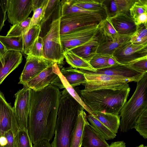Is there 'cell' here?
I'll use <instances>...</instances> for the list:
<instances>
[{
    "label": "cell",
    "mask_w": 147,
    "mask_h": 147,
    "mask_svg": "<svg viewBox=\"0 0 147 147\" xmlns=\"http://www.w3.org/2000/svg\"><path fill=\"white\" fill-rule=\"evenodd\" d=\"M31 89L24 87L15 94L13 111L19 129H27Z\"/></svg>",
    "instance_id": "9"
},
{
    "label": "cell",
    "mask_w": 147,
    "mask_h": 147,
    "mask_svg": "<svg viewBox=\"0 0 147 147\" xmlns=\"http://www.w3.org/2000/svg\"><path fill=\"white\" fill-rule=\"evenodd\" d=\"M74 4L83 9L102 13L101 0H72Z\"/></svg>",
    "instance_id": "32"
},
{
    "label": "cell",
    "mask_w": 147,
    "mask_h": 147,
    "mask_svg": "<svg viewBox=\"0 0 147 147\" xmlns=\"http://www.w3.org/2000/svg\"><path fill=\"white\" fill-rule=\"evenodd\" d=\"M99 32L98 28L93 37L85 43L71 49L78 56L89 63L96 54L99 45Z\"/></svg>",
    "instance_id": "21"
},
{
    "label": "cell",
    "mask_w": 147,
    "mask_h": 147,
    "mask_svg": "<svg viewBox=\"0 0 147 147\" xmlns=\"http://www.w3.org/2000/svg\"><path fill=\"white\" fill-rule=\"evenodd\" d=\"M60 18L53 21L43 38L44 58L56 63H63L65 58L60 38Z\"/></svg>",
    "instance_id": "5"
},
{
    "label": "cell",
    "mask_w": 147,
    "mask_h": 147,
    "mask_svg": "<svg viewBox=\"0 0 147 147\" xmlns=\"http://www.w3.org/2000/svg\"><path fill=\"white\" fill-rule=\"evenodd\" d=\"M108 147H126L125 144L123 141L112 142Z\"/></svg>",
    "instance_id": "49"
},
{
    "label": "cell",
    "mask_w": 147,
    "mask_h": 147,
    "mask_svg": "<svg viewBox=\"0 0 147 147\" xmlns=\"http://www.w3.org/2000/svg\"><path fill=\"white\" fill-rule=\"evenodd\" d=\"M22 59L20 52L10 51L7 52L3 65L0 62V85L7 76L18 66Z\"/></svg>",
    "instance_id": "20"
},
{
    "label": "cell",
    "mask_w": 147,
    "mask_h": 147,
    "mask_svg": "<svg viewBox=\"0 0 147 147\" xmlns=\"http://www.w3.org/2000/svg\"><path fill=\"white\" fill-rule=\"evenodd\" d=\"M109 56L96 53L90 60L89 63L96 70L109 67L108 60Z\"/></svg>",
    "instance_id": "39"
},
{
    "label": "cell",
    "mask_w": 147,
    "mask_h": 147,
    "mask_svg": "<svg viewBox=\"0 0 147 147\" xmlns=\"http://www.w3.org/2000/svg\"><path fill=\"white\" fill-rule=\"evenodd\" d=\"M33 147H51L49 141L47 140H42L34 144Z\"/></svg>",
    "instance_id": "46"
},
{
    "label": "cell",
    "mask_w": 147,
    "mask_h": 147,
    "mask_svg": "<svg viewBox=\"0 0 147 147\" xmlns=\"http://www.w3.org/2000/svg\"><path fill=\"white\" fill-rule=\"evenodd\" d=\"M45 0H32V11H33L36 9L40 7L43 3Z\"/></svg>",
    "instance_id": "48"
},
{
    "label": "cell",
    "mask_w": 147,
    "mask_h": 147,
    "mask_svg": "<svg viewBox=\"0 0 147 147\" xmlns=\"http://www.w3.org/2000/svg\"><path fill=\"white\" fill-rule=\"evenodd\" d=\"M130 89L127 84L116 88L90 91L82 90L80 91V96L92 114L93 112H100L119 115L127 102Z\"/></svg>",
    "instance_id": "2"
},
{
    "label": "cell",
    "mask_w": 147,
    "mask_h": 147,
    "mask_svg": "<svg viewBox=\"0 0 147 147\" xmlns=\"http://www.w3.org/2000/svg\"><path fill=\"white\" fill-rule=\"evenodd\" d=\"M130 67L143 73L147 72V56L142 57L129 63Z\"/></svg>",
    "instance_id": "41"
},
{
    "label": "cell",
    "mask_w": 147,
    "mask_h": 147,
    "mask_svg": "<svg viewBox=\"0 0 147 147\" xmlns=\"http://www.w3.org/2000/svg\"><path fill=\"white\" fill-rule=\"evenodd\" d=\"M87 119L91 125L104 137L105 140L113 139L116 137V134L112 132L93 115L89 114L87 116Z\"/></svg>",
    "instance_id": "31"
},
{
    "label": "cell",
    "mask_w": 147,
    "mask_h": 147,
    "mask_svg": "<svg viewBox=\"0 0 147 147\" xmlns=\"http://www.w3.org/2000/svg\"><path fill=\"white\" fill-rule=\"evenodd\" d=\"M136 26L142 24H147V13L140 15L134 22Z\"/></svg>",
    "instance_id": "45"
},
{
    "label": "cell",
    "mask_w": 147,
    "mask_h": 147,
    "mask_svg": "<svg viewBox=\"0 0 147 147\" xmlns=\"http://www.w3.org/2000/svg\"><path fill=\"white\" fill-rule=\"evenodd\" d=\"M63 54L67 62L72 67L75 69H84L96 71L89 63L78 56L71 50L65 48L63 50Z\"/></svg>",
    "instance_id": "26"
},
{
    "label": "cell",
    "mask_w": 147,
    "mask_h": 147,
    "mask_svg": "<svg viewBox=\"0 0 147 147\" xmlns=\"http://www.w3.org/2000/svg\"><path fill=\"white\" fill-rule=\"evenodd\" d=\"M98 24L84 27L60 35L63 50L65 48L71 49L89 41L97 31Z\"/></svg>",
    "instance_id": "10"
},
{
    "label": "cell",
    "mask_w": 147,
    "mask_h": 147,
    "mask_svg": "<svg viewBox=\"0 0 147 147\" xmlns=\"http://www.w3.org/2000/svg\"><path fill=\"white\" fill-rule=\"evenodd\" d=\"M11 129L15 136L19 130L13 107L6 101L0 91V137Z\"/></svg>",
    "instance_id": "14"
},
{
    "label": "cell",
    "mask_w": 147,
    "mask_h": 147,
    "mask_svg": "<svg viewBox=\"0 0 147 147\" xmlns=\"http://www.w3.org/2000/svg\"><path fill=\"white\" fill-rule=\"evenodd\" d=\"M129 13L134 22L140 15L147 13V0H136L130 8Z\"/></svg>",
    "instance_id": "36"
},
{
    "label": "cell",
    "mask_w": 147,
    "mask_h": 147,
    "mask_svg": "<svg viewBox=\"0 0 147 147\" xmlns=\"http://www.w3.org/2000/svg\"><path fill=\"white\" fill-rule=\"evenodd\" d=\"M137 147H147V146H144L143 144H142L138 146Z\"/></svg>",
    "instance_id": "52"
},
{
    "label": "cell",
    "mask_w": 147,
    "mask_h": 147,
    "mask_svg": "<svg viewBox=\"0 0 147 147\" xmlns=\"http://www.w3.org/2000/svg\"><path fill=\"white\" fill-rule=\"evenodd\" d=\"M92 115L112 132L117 133L120 123L119 115L100 112H93Z\"/></svg>",
    "instance_id": "25"
},
{
    "label": "cell",
    "mask_w": 147,
    "mask_h": 147,
    "mask_svg": "<svg viewBox=\"0 0 147 147\" xmlns=\"http://www.w3.org/2000/svg\"><path fill=\"white\" fill-rule=\"evenodd\" d=\"M0 41L7 51H13L22 53L23 47L22 35L10 37L0 35Z\"/></svg>",
    "instance_id": "30"
},
{
    "label": "cell",
    "mask_w": 147,
    "mask_h": 147,
    "mask_svg": "<svg viewBox=\"0 0 147 147\" xmlns=\"http://www.w3.org/2000/svg\"><path fill=\"white\" fill-rule=\"evenodd\" d=\"M61 92L51 84L31 90L27 130L32 143L51 140L54 135Z\"/></svg>",
    "instance_id": "1"
},
{
    "label": "cell",
    "mask_w": 147,
    "mask_h": 147,
    "mask_svg": "<svg viewBox=\"0 0 147 147\" xmlns=\"http://www.w3.org/2000/svg\"><path fill=\"white\" fill-rule=\"evenodd\" d=\"M60 72L58 65L53 62L46 69L24 86L36 91L42 89L49 84L59 89L65 88L58 75Z\"/></svg>",
    "instance_id": "6"
},
{
    "label": "cell",
    "mask_w": 147,
    "mask_h": 147,
    "mask_svg": "<svg viewBox=\"0 0 147 147\" xmlns=\"http://www.w3.org/2000/svg\"><path fill=\"white\" fill-rule=\"evenodd\" d=\"M100 37L104 39H115L120 35L115 30L108 18L103 19L98 24Z\"/></svg>",
    "instance_id": "28"
},
{
    "label": "cell",
    "mask_w": 147,
    "mask_h": 147,
    "mask_svg": "<svg viewBox=\"0 0 147 147\" xmlns=\"http://www.w3.org/2000/svg\"><path fill=\"white\" fill-rule=\"evenodd\" d=\"M48 1V0H45L41 6L33 11V14L32 17L31 18L28 30L34 25H40V23L43 17Z\"/></svg>",
    "instance_id": "40"
},
{
    "label": "cell",
    "mask_w": 147,
    "mask_h": 147,
    "mask_svg": "<svg viewBox=\"0 0 147 147\" xmlns=\"http://www.w3.org/2000/svg\"><path fill=\"white\" fill-rule=\"evenodd\" d=\"M147 109V72L137 82L136 89L120 111V127L123 132L134 128L140 116Z\"/></svg>",
    "instance_id": "4"
},
{
    "label": "cell",
    "mask_w": 147,
    "mask_h": 147,
    "mask_svg": "<svg viewBox=\"0 0 147 147\" xmlns=\"http://www.w3.org/2000/svg\"><path fill=\"white\" fill-rule=\"evenodd\" d=\"M112 56L119 63L127 65L136 59L147 56V44L134 45L129 40L117 49Z\"/></svg>",
    "instance_id": "11"
},
{
    "label": "cell",
    "mask_w": 147,
    "mask_h": 147,
    "mask_svg": "<svg viewBox=\"0 0 147 147\" xmlns=\"http://www.w3.org/2000/svg\"><path fill=\"white\" fill-rule=\"evenodd\" d=\"M0 147H3V146H1V145L0 144Z\"/></svg>",
    "instance_id": "53"
},
{
    "label": "cell",
    "mask_w": 147,
    "mask_h": 147,
    "mask_svg": "<svg viewBox=\"0 0 147 147\" xmlns=\"http://www.w3.org/2000/svg\"><path fill=\"white\" fill-rule=\"evenodd\" d=\"M7 143V140L4 136H1L0 137V144L3 146L6 145Z\"/></svg>",
    "instance_id": "51"
},
{
    "label": "cell",
    "mask_w": 147,
    "mask_h": 147,
    "mask_svg": "<svg viewBox=\"0 0 147 147\" xmlns=\"http://www.w3.org/2000/svg\"><path fill=\"white\" fill-rule=\"evenodd\" d=\"M32 11V0H7V17L12 25L26 19Z\"/></svg>",
    "instance_id": "12"
},
{
    "label": "cell",
    "mask_w": 147,
    "mask_h": 147,
    "mask_svg": "<svg viewBox=\"0 0 147 147\" xmlns=\"http://www.w3.org/2000/svg\"><path fill=\"white\" fill-rule=\"evenodd\" d=\"M136 0H101L102 6L106 17L110 18L121 13L129 14V9Z\"/></svg>",
    "instance_id": "18"
},
{
    "label": "cell",
    "mask_w": 147,
    "mask_h": 147,
    "mask_svg": "<svg viewBox=\"0 0 147 147\" xmlns=\"http://www.w3.org/2000/svg\"><path fill=\"white\" fill-rule=\"evenodd\" d=\"M130 41L134 45L147 44V39L142 38L135 33L131 36Z\"/></svg>",
    "instance_id": "44"
},
{
    "label": "cell",
    "mask_w": 147,
    "mask_h": 147,
    "mask_svg": "<svg viewBox=\"0 0 147 147\" xmlns=\"http://www.w3.org/2000/svg\"><path fill=\"white\" fill-rule=\"evenodd\" d=\"M87 82L84 84L85 91H90L107 88H119L132 82L122 77L104 74H84Z\"/></svg>",
    "instance_id": "8"
},
{
    "label": "cell",
    "mask_w": 147,
    "mask_h": 147,
    "mask_svg": "<svg viewBox=\"0 0 147 147\" xmlns=\"http://www.w3.org/2000/svg\"><path fill=\"white\" fill-rule=\"evenodd\" d=\"M131 36L120 35L115 39H104L99 37V45L96 53L112 56L115 51L123 44L130 40Z\"/></svg>",
    "instance_id": "22"
},
{
    "label": "cell",
    "mask_w": 147,
    "mask_h": 147,
    "mask_svg": "<svg viewBox=\"0 0 147 147\" xmlns=\"http://www.w3.org/2000/svg\"><path fill=\"white\" fill-rule=\"evenodd\" d=\"M61 17V1L48 0L43 17L40 24L41 28L40 34H42L43 37L45 34V36L49 30L50 25L53 21Z\"/></svg>",
    "instance_id": "16"
},
{
    "label": "cell",
    "mask_w": 147,
    "mask_h": 147,
    "mask_svg": "<svg viewBox=\"0 0 147 147\" xmlns=\"http://www.w3.org/2000/svg\"><path fill=\"white\" fill-rule=\"evenodd\" d=\"M43 51V38L39 36L24 54L26 56V58L31 57L44 58Z\"/></svg>",
    "instance_id": "33"
},
{
    "label": "cell",
    "mask_w": 147,
    "mask_h": 147,
    "mask_svg": "<svg viewBox=\"0 0 147 147\" xmlns=\"http://www.w3.org/2000/svg\"><path fill=\"white\" fill-rule=\"evenodd\" d=\"M14 147H33L27 129H19L14 136Z\"/></svg>",
    "instance_id": "35"
},
{
    "label": "cell",
    "mask_w": 147,
    "mask_h": 147,
    "mask_svg": "<svg viewBox=\"0 0 147 147\" xmlns=\"http://www.w3.org/2000/svg\"><path fill=\"white\" fill-rule=\"evenodd\" d=\"M60 71L69 84L73 88L87 82L84 74L81 72L79 69L73 68L71 67H63Z\"/></svg>",
    "instance_id": "24"
},
{
    "label": "cell",
    "mask_w": 147,
    "mask_h": 147,
    "mask_svg": "<svg viewBox=\"0 0 147 147\" xmlns=\"http://www.w3.org/2000/svg\"><path fill=\"white\" fill-rule=\"evenodd\" d=\"M134 128L144 139L147 138V109L140 116Z\"/></svg>",
    "instance_id": "38"
},
{
    "label": "cell",
    "mask_w": 147,
    "mask_h": 147,
    "mask_svg": "<svg viewBox=\"0 0 147 147\" xmlns=\"http://www.w3.org/2000/svg\"><path fill=\"white\" fill-rule=\"evenodd\" d=\"M51 147H70L71 135L79 111L84 109L65 88L61 92Z\"/></svg>",
    "instance_id": "3"
},
{
    "label": "cell",
    "mask_w": 147,
    "mask_h": 147,
    "mask_svg": "<svg viewBox=\"0 0 147 147\" xmlns=\"http://www.w3.org/2000/svg\"><path fill=\"white\" fill-rule=\"evenodd\" d=\"M7 51L6 47L0 41V62L2 65L4 63V57Z\"/></svg>",
    "instance_id": "47"
},
{
    "label": "cell",
    "mask_w": 147,
    "mask_h": 147,
    "mask_svg": "<svg viewBox=\"0 0 147 147\" xmlns=\"http://www.w3.org/2000/svg\"><path fill=\"white\" fill-rule=\"evenodd\" d=\"M31 18L28 17L24 20L11 26L6 36L18 37L22 36L28 30Z\"/></svg>",
    "instance_id": "34"
},
{
    "label": "cell",
    "mask_w": 147,
    "mask_h": 147,
    "mask_svg": "<svg viewBox=\"0 0 147 147\" xmlns=\"http://www.w3.org/2000/svg\"><path fill=\"white\" fill-rule=\"evenodd\" d=\"M61 3V16L65 15L75 13H89L104 19L102 13L87 10L74 4L72 0H62Z\"/></svg>",
    "instance_id": "27"
},
{
    "label": "cell",
    "mask_w": 147,
    "mask_h": 147,
    "mask_svg": "<svg viewBox=\"0 0 147 147\" xmlns=\"http://www.w3.org/2000/svg\"><path fill=\"white\" fill-rule=\"evenodd\" d=\"M109 18L119 35L131 36L136 31V26L129 14L121 13Z\"/></svg>",
    "instance_id": "17"
},
{
    "label": "cell",
    "mask_w": 147,
    "mask_h": 147,
    "mask_svg": "<svg viewBox=\"0 0 147 147\" xmlns=\"http://www.w3.org/2000/svg\"><path fill=\"white\" fill-rule=\"evenodd\" d=\"M53 61L45 58L31 57L26 62L20 78L19 84L24 85L46 69Z\"/></svg>",
    "instance_id": "15"
},
{
    "label": "cell",
    "mask_w": 147,
    "mask_h": 147,
    "mask_svg": "<svg viewBox=\"0 0 147 147\" xmlns=\"http://www.w3.org/2000/svg\"><path fill=\"white\" fill-rule=\"evenodd\" d=\"M108 63L109 67L116 65L119 64L113 57L112 56H110L108 59Z\"/></svg>",
    "instance_id": "50"
},
{
    "label": "cell",
    "mask_w": 147,
    "mask_h": 147,
    "mask_svg": "<svg viewBox=\"0 0 147 147\" xmlns=\"http://www.w3.org/2000/svg\"><path fill=\"white\" fill-rule=\"evenodd\" d=\"M84 109H83L79 111L71 135L70 147H81L84 128L85 124L88 122Z\"/></svg>",
    "instance_id": "23"
},
{
    "label": "cell",
    "mask_w": 147,
    "mask_h": 147,
    "mask_svg": "<svg viewBox=\"0 0 147 147\" xmlns=\"http://www.w3.org/2000/svg\"><path fill=\"white\" fill-rule=\"evenodd\" d=\"M79 70L84 74H104L109 76H116L136 82L141 78L144 73L135 70L127 65L120 64L106 68L97 69L96 71L84 69Z\"/></svg>",
    "instance_id": "13"
},
{
    "label": "cell",
    "mask_w": 147,
    "mask_h": 147,
    "mask_svg": "<svg viewBox=\"0 0 147 147\" xmlns=\"http://www.w3.org/2000/svg\"><path fill=\"white\" fill-rule=\"evenodd\" d=\"M4 136L6 138L7 143L3 147H14V135L12 131L9 130L4 134Z\"/></svg>",
    "instance_id": "43"
},
{
    "label": "cell",
    "mask_w": 147,
    "mask_h": 147,
    "mask_svg": "<svg viewBox=\"0 0 147 147\" xmlns=\"http://www.w3.org/2000/svg\"><path fill=\"white\" fill-rule=\"evenodd\" d=\"M7 0H0V32L5 25L4 23L7 19Z\"/></svg>",
    "instance_id": "42"
},
{
    "label": "cell",
    "mask_w": 147,
    "mask_h": 147,
    "mask_svg": "<svg viewBox=\"0 0 147 147\" xmlns=\"http://www.w3.org/2000/svg\"><path fill=\"white\" fill-rule=\"evenodd\" d=\"M61 81L64 86L66 90L69 94L81 105L89 114H92V113L90 110L85 105L81 99L79 95L78 94L76 91L67 82L65 77L61 73L60 71L58 74Z\"/></svg>",
    "instance_id": "37"
},
{
    "label": "cell",
    "mask_w": 147,
    "mask_h": 147,
    "mask_svg": "<svg viewBox=\"0 0 147 147\" xmlns=\"http://www.w3.org/2000/svg\"><path fill=\"white\" fill-rule=\"evenodd\" d=\"M103 19L89 13H75L62 16L60 22V35L84 27L98 24Z\"/></svg>",
    "instance_id": "7"
},
{
    "label": "cell",
    "mask_w": 147,
    "mask_h": 147,
    "mask_svg": "<svg viewBox=\"0 0 147 147\" xmlns=\"http://www.w3.org/2000/svg\"><path fill=\"white\" fill-rule=\"evenodd\" d=\"M41 32V28L39 25L32 26L26 32L22 35L23 47L21 53L24 55L25 52L32 45Z\"/></svg>",
    "instance_id": "29"
},
{
    "label": "cell",
    "mask_w": 147,
    "mask_h": 147,
    "mask_svg": "<svg viewBox=\"0 0 147 147\" xmlns=\"http://www.w3.org/2000/svg\"><path fill=\"white\" fill-rule=\"evenodd\" d=\"M109 144L104 137L89 123L84 128L82 142L84 147H108Z\"/></svg>",
    "instance_id": "19"
}]
</instances>
